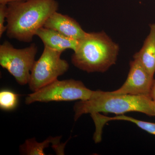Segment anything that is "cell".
Instances as JSON below:
<instances>
[{"mask_svg": "<svg viewBox=\"0 0 155 155\" xmlns=\"http://www.w3.org/2000/svg\"><path fill=\"white\" fill-rule=\"evenodd\" d=\"M19 96L14 92L4 90L0 92V107L4 110L10 111L16 107Z\"/></svg>", "mask_w": 155, "mask_h": 155, "instance_id": "13", "label": "cell"}, {"mask_svg": "<svg viewBox=\"0 0 155 155\" xmlns=\"http://www.w3.org/2000/svg\"><path fill=\"white\" fill-rule=\"evenodd\" d=\"M38 50L35 43L24 48L17 49L5 41L0 45V65L19 84H28Z\"/></svg>", "mask_w": 155, "mask_h": 155, "instance_id": "5", "label": "cell"}, {"mask_svg": "<svg viewBox=\"0 0 155 155\" xmlns=\"http://www.w3.org/2000/svg\"><path fill=\"white\" fill-rule=\"evenodd\" d=\"M119 52V45L105 31L87 32L78 41L71 62L87 73H104L116 64Z\"/></svg>", "mask_w": 155, "mask_h": 155, "instance_id": "2", "label": "cell"}, {"mask_svg": "<svg viewBox=\"0 0 155 155\" xmlns=\"http://www.w3.org/2000/svg\"><path fill=\"white\" fill-rule=\"evenodd\" d=\"M61 137H50L44 141L38 143L35 138L26 140L24 144L20 147V150L24 154L28 155L45 154L44 149L49 146L50 143L53 144V148L57 151L60 146H58L61 140ZM60 149L61 148L59 147Z\"/></svg>", "mask_w": 155, "mask_h": 155, "instance_id": "11", "label": "cell"}, {"mask_svg": "<svg viewBox=\"0 0 155 155\" xmlns=\"http://www.w3.org/2000/svg\"><path fill=\"white\" fill-rule=\"evenodd\" d=\"M149 97L151 99L155 102V78H154L151 87Z\"/></svg>", "mask_w": 155, "mask_h": 155, "instance_id": "15", "label": "cell"}, {"mask_svg": "<svg viewBox=\"0 0 155 155\" xmlns=\"http://www.w3.org/2000/svg\"><path fill=\"white\" fill-rule=\"evenodd\" d=\"M8 6L6 4H0V37L7 31V25H5V22L7 18Z\"/></svg>", "mask_w": 155, "mask_h": 155, "instance_id": "14", "label": "cell"}, {"mask_svg": "<svg viewBox=\"0 0 155 155\" xmlns=\"http://www.w3.org/2000/svg\"><path fill=\"white\" fill-rule=\"evenodd\" d=\"M62 52L44 46L40 58L35 61L31 72L28 84L36 91L58 79L68 71L69 64L61 58Z\"/></svg>", "mask_w": 155, "mask_h": 155, "instance_id": "6", "label": "cell"}, {"mask_svg": "<svg viewBox=\"0 0 155 155\" xmlns=\"http://www.w3.org/2000/svg\"><path fill=\"white\" fill-rule=\"evenodd\" d=\"M7 6V36L25 43L32 41L37 30L59 8L56 0H27Z\"/></svg>", "mask_w": 155, "mask_h": 155, "instance_id": "1", "label": "cell"}, {"mask_svg": "<svg viewBox=\"0 0 155 155\" xmlns=\"http://www.w3.org/2000/svg\"><path fill=\"white\" fill-rule=\"evenodd\" d=\"M129 66V72L125 82L120 88L112 92L116 94L149 96L154 77L137 59L130 61Z\"/></svg>", "mask_w": 155, "mask_h": 155, "instance_id": "7", "label": "cell"}, {"mask_svg": "<svg viewBox=\"0 0 155 155\" xmlns=\"http://www.w3.org/2000/svg\"><path fill=\"white\" fill-rule=\"evenodd\" d=\"M153 110H154V116H155V102H153Z\"/></svg>", "mask_w": 155, "mask_h": 155, "instance_id": "17", "label": "cell"}, {"mask_svg": "<svg viewBox=\"0 0 155 155\" xmlns=\"http://www.w3.org/2000/svg\"><path fill=\"white\" fill-rule=\"evenodd\" d=\"M153 101L147 96L116 94L112 91L98 90L97 94L86 101H79L73 107L74 120L84 114L110 113L117 115L139 112L154 116Z\"/></svg>", "mask_w": 155, "mask_h": 155, "instance_id": "3", "label": "cell"}, {"mask_svg": "<svg viewBox=\"0 0 155 155\" xmlns=\"http://www.w3.org/2000/svg\"><path fill=\"white\" fill-rule=\"evenodd\" d=\"M37 35L41 39L44 46L63 53L67 49L75 51L78 41L72 39L53 29L41 27L36 31Z\"/></svg>", "mask_w": 155, "mask_h": 155, "instance_id": "9", "label": "cell"}, {"mask_svg": "<svg viewBox=\"0 0 155 155\" xmlns=\"http://www.w3.org/2000/svg\"><path fill=\"white\" fill-rule=\"evenodd\" d=\"M97 91H92L79 80L70 79L58 80L28 94L25 99V104L35 102L86 101L94 96Z\"/></svg>", "mask_w": 155, "mask_h": 155, "instance_id": "4", "label": "cell"}, {"mask_svg": "<svg viewBox=\"0 0 155 155\" xmlns=\"http://www.w3.org/2000/svg\"><path fill=\"white\" fill-rule=\"evenodd\" d=\"M27 1V0H0V4L8 5L9 3L12 2H20V1Z\"/></svg>", "mask_w": 155, "mask_h": 155, "instance_id": "16", "label": "cell"}, {"mask_svg": "<svg viewBox=\"0 0 155 155\" xmlns=\"http://www.w3.org/2000/svg\"><path fill=\"white\" fill-rule=\"evenodd\" d=\"M44 27L58 31L64 36L80 40L86 35V31L75 19L56 11L47 19Z\"/></svg>", "mask_w": 155, "mask_h": 155, "instance_id": "8", "label": "cell"}, {"mask_svg": "<svg viewBox=\"0 0 155 155\" xmlns=\"http://www.w3.org/2000/svg\"><path fill=\"white\" fill-rule=\"evenodd\" d=\"M150 32L139 51L134 55L133 59L141 62L152 76L155 74V23L149 25Z\"/></svg>", "mask_w": 155, "mask_h": 155, "instance_id": "10", "label": "cell"}, {"mask_svg": "<svg viewBox=\"0 0 155 155\" xmlns=\"http://www.w3.org/2000/svg\"><path fill=\"white\" fill-rule=\"evenodd\" d=\"M104 120L106 122L114 120H122L131 122L147 133L155 136V123L154 122L142 121L136 119L133 117L125 116L123 114L117 115L114 117H108L105 116L104 117Z\"/></svg>", "mask_w": 155, "mask_h": 155, "instance_id": "12", "label": "cell"}]
</instances>
